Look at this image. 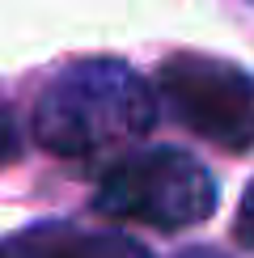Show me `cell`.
<instances>
[{
    "label": "cell",
    "instance_id": "cell-1",
    "mask_svg": "<svg viewBox=\"0 0 254 258\" xmlns=\"http://www.w3.org/2000/svg\"><path fill=\"white\" fill-rule=\"evenodd\" d=\"M157 119V93L123 59H85L59 72L34 106V140L51 157H98L140 140Z\"/></svg>",
    "mask_w": 254,
    "mask_h": 258
},
{
    "label": "cell",
    "instance_id": "cell-5",
    "mask_svg": "<svg viewBox=\"0 0 254 258\" xmlns=\"http://www.w3.org/2000/svg\"><path fill=\"white\" fill-rule=\"evenodd\" d=\"M233 233H237V241L254 250V182L246 186V195H241V208H237V220H233Z\"/></svg>",
    "mask_w": 254,
    "mask_h": 258
},
{
    "label": "cell",
    "instance_id": "cell-3",
    "mask_svg": "<svg viewBox=\"0 0 254 258\" xmlns=\"http://www.w3.org/2000/svg\"><path fill=\"white\" fill-rule=\"evenodd\" d=\"M157 98L186 132L246 153L254 148V77L212 55H169L157 68Z\"/></svg>",
    "mask_w": 254,
    "mask_h": 258
},
{
    "label": "cell",
    "instance_id": "cell-6",
    "mask_svg": "<svg viewBox=\"0 0 254 258\" xmlns=\"http://www.w3.org/2000/svg\"><path fill=\"white\" fill-rule=\"evenodd\" d=\"M21 153V132H17V123H13V114L9 110H0V165H9Z\"/></svg>",
    "mask_w": 254,
    "mask_h": 258
},
{
    "label": "cell",
    "instance_id": "cell-2",
    "mask_svg": "<svg viewBox=\"0 0 254 258\" xmlns=\"http://www.w3.org/2000/svg\"><path fill=\"white\" fill-rule=\"evenodd\" d=\"M93 208L127 224L174 233L216 212V182L204 161L182 148H144L102 174Z\"/></svg>",
    "mask_w": 254,
    "mask_h": 258
},
{
    "label": "cell",
    "instance_id": "cell-4",
    "mask_svg": "<svg viewBox=\"0 0 254 258\" xmlns=\"http://www.w3.org/2000/svg\"><path fill=\"white\" fill-rule=\"evenodd\" d=\"M34 237L38 258H148L144 245L123 233H81L64 229V224H47V229H34Z\"/></svg>",
    "mask_w": 254,
    "mask_h": 258
},
{
    "label": "cell",
    "instance_id": "cell-7",
    "mask_svg": "<svg viewBox=\"0 0 254 258\" xmlns=\"http://www.w3.org/2000/svg\"><path fill=\"white\" fill-rule=\"evenodd\" d=\"M0 258H38V237H34V229L5 237V241H0Z\"/></svg>",
    "mask_w": 254,
    "mask_h": 258
}]
</instances>
